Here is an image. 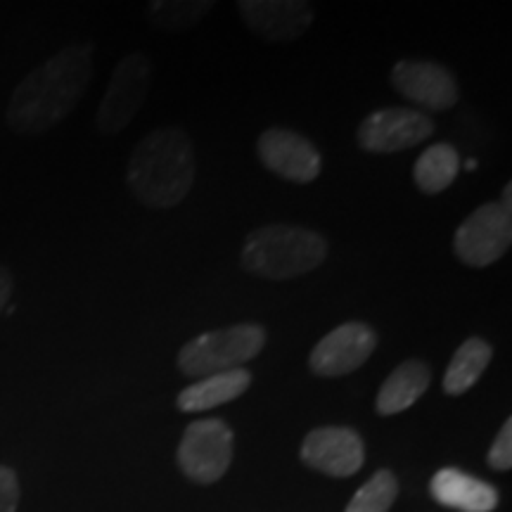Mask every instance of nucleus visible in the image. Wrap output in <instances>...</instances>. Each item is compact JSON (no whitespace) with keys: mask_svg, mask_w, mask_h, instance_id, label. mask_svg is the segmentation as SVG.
Segmentation results:
<instances>
[{"mask_svg":"<svg viewBox=\"0 0 512 512\" xmlns=\"http://www.w3.org/2000/svg\"><path fill=\"white\" fill-rule=\"evenodd\" d=\"M95 46L72 43L17 83L10 95L5 121L15 133L36 136L62 124L93 79Z\"/></svg>","mask_w":512,"mask_h":512,"instance_id":"f257e3e1","label":"nucleus"},{"mask_svg":"<svg viewBox=\"0 0 512 512\" xmlns=\"http://www.w3.org/2000/svg\"><path fill=\"white\" fill-rule=\"evenodd\" d=\"M197 157L181 126H159L140 138L126 166V183L150 209L181 204L195 185Z\"/></svg>","mask_w":512,"mask_h":512,"instance_id":"f03ea898","label":"nucleus"},{"mask_svg":"<svg viewBox=\"0 0 512 512\" xmlns=\"http://www.w3.org/2000/svg\"><path fill=\"white\" fill-rule=\"evenodd\" d=\"M328 254V240L316 230L290 223H268L249 233L242 245V266L266 280H292L316 271Z\"/></svg>","mask_w":512,"mask_h":512,"instance_id":"7ed1b4c3","label":"nucleus"},{"mask_svg":"<svg viewBox=\"0 0 512 512\" xmlns=\"http://www.w3.org/2000/svg\"><path fill=\"white\" fill-rule=\"evenodd\" d=\"M266 347V328L256 323H238L228 328L209 330L192 337L178 351V368L185 377L226 373L252 361Z\"/></svg>","mask_w":512,"mask_h":512,"instance_id":"20e7f679","label":"nucleus"},{"mask_svg":"<svg viewBox=\"0 0 512 512\" xmlns=\"http://www.w3.org/2000/svg\"><path fill=\"white\" fill-rule=\"evenodd\" d=\"M152 83V64L145 53H128L114 67L107 91L102 95L95 128L102 136H117L131 124L133 117L145 105Z\"/></svg>","mask_w":512,"mask_h":512,"instance_id":"39448f33","label":"nucleus"},{"mask_svg":"<svg viewBox=\"0 0 512 512\" xmlns=\"http://www.w3.org/2000/svg\"><path fill=\"white\" fill-rule=\"evenodd\" d=\"M235 434L228 422L207 418L190 422L178 444V467L190 482L214 484L226 475L233 463Z\"/></svg>","mask_w":512,"mask_h":512,"instance_id":"423d86ee","label":"nucleus"},{"mask_svg":"<svg viewBox=\"0 0 512 512\" xmlns=\"http://www.w3.org/2000/svg\"><path fill=\"white\" fill-rule=\"evenodd\" d=\"M512 245V209L501 200L484 202L460 223L453 238L456 256L465 266L496 264Z\"/></svg>","mask_w":512,"mask_h":512,"instance_id":"0eeeda50","label":"nucleus"},{"mask_svg":"<svg viewBox=\"0 0 512 512\" xmlns=\"http://www.w3.org/2000/svg\"><path fill=\"white\" fill-rule=\"evenodd\" d=\"M434 133V121L413 107H382L358 124V147L373 155H392L425 143Z\"/></svg>","mask_w":512,"mask_h":512,"instance_id":"6e6552de","label":"nucleus"},{"mask_svg":"<svg viewBox=\"0 0 512 512\" xmlns=\"http://www.w3.org/2000/svg\"><path fill=\"white\" fill-rule=\"evenodd\" d=\"M389 83L401 98L430 112H446L460 100V88L444 64L430 60H399L392 67Z\"/></svg>","mask_w":512,"mask_h":512,"instance_id":"1a4fd4ad","label":"nucleus"},{"mask_svg":"<svg viewBox=\"0 0 512 512\" xmlns=\"http://www.w3.org/2000/svg\"><path fill=\"white\" fill-rule=\"evenodd\" d=\"M377 349V332L368 323L339 325L313 347L309 368L316 377H342L354 373Z\"/></svg>","mask_w":512,"mask_h":512,"instance_id":"9d476101","label":"nucleus"},{"mask_svg":"<svg viewBox=\"0 0 512 512\" xmlns=\"http://www.w3.org/2000/svg\"><path fill=\"white\" fill-rule=\"evenodd\" d=\"M256 155L275 176L290 183H313L320 176V152L309 138L290 128H268L256 140Z\"/></svg>","mask_w":512,"mask_h":512,"instance_id":"9b49d317","label":"nucleus"},{"mask_svg":"<svg viewBox=\"0 0 512 512\" xmlns=\"http://www.w3.org/2000/svg\"><path fill=\"white\" fill-rule=\"evenodd\" d=\"M302 460L328 477H351L363 467L366 446L351 427H316L306 434Z\"/></svg>","mask_w":512,"mask_h":512,"instance_id":"f8f14e48","label":"nucleus"},{"mask_svg":"<svg viewBox=\"0 0 512 512\" xmlns=\"http://www.w3.org/2000/svg\"><path fill=\"white\" fill-rule=\"evenodd\" d=\"M238 10L247 29L271 43L304 36L316 19V10L306 0H242Z\"/></svg>","mask_w":512,"mask_h":512,"instance_id":"ddd939ff","label":"nucleus"},{"mask_svg":"<svg viewBox=\"0 0 512 512\" xmlns=\"http://www.w3.org/2000/svg\"><path fill=\"white\" fill-rule=\"evenodd\" d=\"M430 494L439 505L458 512H494L498 505L494 486L456 467H444L432 477Z\"/></svg>","mask_w":512,"mask_h":512,"instance_id":"4468645a","label":"nucleus"},{"mask_svg":"<svg viewBox=\"0 0 512 512\" xmlns=\"http://www.w3.org/2000/svg\"><path fill=\"white\" fill-rule=\"evenodd\" d=\"M432 368L420 358H408L396 366L377 392L375 408L380 415H396L408 411L422 394L430 389Z\"/></svg>","mask_w":512,"mask_h":512,"instance_id":"2eb2a0df","label":"nucleus"},{"mask_svg":"<svg viewBox=\"0 0 512 512\" xmlns=\"http://www.w3.org/2000/svg\"><path fill=\"white\" fill-rule=\"evenodd\" d=\"M249 384H252V373L245 368L226 370V373H216L209 377H202L190 387H185L178 394V408L183 413H200L211 411V408L223 406L240 399L247 392Z\"/></svg>","mask_w":512,"mask_h":512,"instance_id":"dca6fc26","label":"nucleus"},{"mask_svg":"<svg viewBox=\"0 0 512 512\" xmlns=\"http://www.w3.org/2000/svg\"><path fill=\"white\" fill-rule=\"evenodd\" d=\"M491 356H494V349H491V344L486 342V339H465L446 368L444 392L448 396H460L470 392V389L479 382V377L484 375V370L489 368Z\"/></svg>","mask_w":512,"mask_h":512,"instance_id":"f3484780","label":"nucleus"},{"mask_svg":"<svg viewBox=\"0 0 512 512\" xmlns=\"http://www.w3.org/2000/svg\"><path fill=\"white\" fill-rule=\"evenodd\" d=\"M460 174V155L453 145L437 143L427 147L425 152L418 157L413 169L415 185L425 195H439L446 188H451V183L456 181Z\"/></svg>","mask_w":512,"mask_h":512,"instance_id":"a211bd4d","label":"nucleus"},{"mask_svg":"<svg viewBox=\"0 0 512 512\" xmlns=\"http://www.w3.org/2000/svg\"><path fill=\"white\" fill-rule=\"evenodd\" d=\"M214 8L211 0H155L147 5V19L157 29L188 31L202 22Z\"/></svg>","mask_w":512,"mask_h":512,"instance_id":"6ab92c4d","label":"nucleus"},{"mask_svg":"<svg viewBox=\"0 0 512 512\" xmlns=\"http://www.w3.org/2000/svg\"><path fill=\"white\" fill-rule=\"evenodd\" d=\"M399 496V479L394 472L377 470L351 498L344 512H389Z\"/></svg>","mask_w":512,"mask_h":512,"instance_id":"aec40b11","label":"nucleus"},{"mask_svg":"<svg viewBox=\"0 0 512 512\" xmlns=\"http://www.w3.org/2000/svg\"><path fill=\"white\" fill-rule=\"evenodd\" d=\"M489 467L496 472H508L512 467V420L508 418L498 430L494 444L489 448Z\"/></svg>","mask_w":512,"mask_h":512,"instance_id":"412c9836","label":"nucleus"},{"mask_svg":"<svg viewBox=\"0 0 512 512\" xmlns=\"http://www.w3.org/2000/svg\"><path fill=\"white\" fill-rule=\"evenodd\" d=\"M19 496V477L8 465H0V512H17Z\"/></svg>","mask_w":512,"mask_h":512,"instance_id":"4be33fe9","label":"nucleus"},{"mask_svg":"<svg viewBox=\"0 0 512 512\" xmlns=\"http://www.w3.org/2000/svg\"><path fill=\"white\" fill-rule=\"evenodd\" d=\"M12 292H15V280H12V273L5 266H0V313H3L5 306L10 304Z\"/></svg>","mask_w":512,"mask_h":512,"instance_id":"5701e85b","label":"nucleus"},{"mask_svg":"<svg viewBox=\"0 0 512 512\" xmlns=\"http://www.w3.org/2000/svg\"><path fill=\"white\" fill-rule=\"evenodd\" d=\"M501 202L505 204V207H510L512 209V183H508L503 188V197H501Z\"/></svg>","mask_w":512,"mask_h":512,"instance_id":"b1692460","label":"nucleus"},{"mask_svg":"<svg viewBox=\"0 0 512 512\" xmlns=\"http://www.w3.org/2000/svg\"><path fill=\"white\" fill-rule=\"evenodd\" d=\"M467 169H470V171H475V169H477V162H475V159H470V162H467Z\"/></svg>","mask_w":512,"mask_h":512,"instance_id":"393cba45","label":"nucleus"}]
</instances>
